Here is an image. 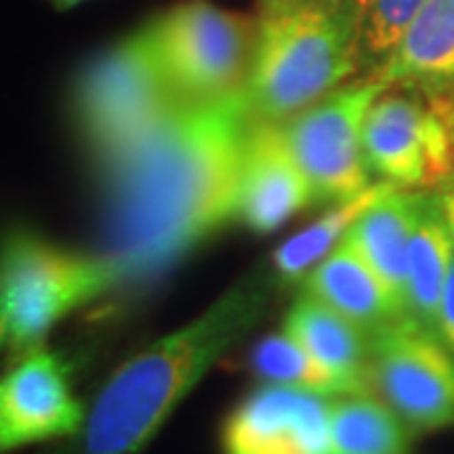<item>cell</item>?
Wrapping results in <instances>:
<instances>
[{"mask_svg": "<svg viewBox=\"0 0 454 454\" xmlns=\"http://www.w3.org/2000/svg\"><path fill=\"white\" fill-rule=\"evenodd\" d=\"M411 432L373 391L333 396V454H409Z\"/></svg>", "mask_w": 454, "mask_h": 454, "instance_id": "obj_19", "label": "cell"}, {"mask_svg": "<svg viewBox=\"0 0 454 454\" xmlns=\"http://www.w3.org/2000/svg\"><path fill=\"white\" fill-rule=\"evenodd\" d=\"M83 3H89V0H51V5H53L56 11H71V8L83 5Z\"/></svg>", "mask_w": 454, "mask_h": 454, "instance_id": "obj_24", "label": "cell"}, {"mask_svg": "<svg viewBox=\"0 0 454 454\" xmlns=\"http://www.w3.org/2000/svg\"><path fill=\"white\" fill-rule=\"evenodd\" d=\"M432 192L437 197L439 212H442V217L447 223V230H450V235H452L454 240V175L447 182H442L437 190H432Z\"/></svg>", "mask_w": 454, "mask_h": 454, "instance_id": "obj_23", "label": "cell"}, {"mask_svg": "<svg viewBox=\"0 0 454 454\" xmlns=\"http://www.w3.org/2000/svg\"><path fill=\"white\" fill-rule=\"evenodd\" d=\"M427 0H364L361 23V64L372 74L387 61L399 35Z\"/></svg>", "mask_w": 454, "mask_h": 454, "instance_id": "obj_21", "label": "cell"}, {"mask_svg": "<svg viewBox=\"0 0 454 454\" xmlns=\"http://www.w3.org/2000/svg\"><path fill=\"white\" fill-rule=\"evenodd\" d=\"M86 404L71 384V369L56 351H23L0 376V454L56 444L79 432Z\"/></svg>", "mask_w": 454, "mask_h": 454, "instance_id": "obj_10", "label": "cell"}, {"mask_svg": "<svg viewBox=\"0 0 454 454\" xmlns=\"http://www.w3.org/2000/svg\"><path fill=\"white\" fill-rule=\"evenodd\" d=\"M391 182L373 179L372 187H366L364 192L354 197L339 200L336 207L324 212L316 223H310L301 232L291 235L286 243L278 245V250L270 258V268L276 270L280 286L301 283L309 276L310 268L318 265L325 255H331L348 238V232L356 225L358 217L369 210L376 202V197L387 192Z\"/></svg>", "mask_w": 454, "mask_h": 454, "instance_id": "obj_18", "label": "cell"}, {"mask_svg": "<svg viewBox=\"0 0 454 454\" xmlns=\"http://www.w3.org/2000/svg\"><path fill=\"white\" fill-rule=\"evenodd\" d=\"M310 202H316L310 182L295 162L280 121L253 119L240 164L238 220L265 235L276 232Z\"/></svg>", "mask_w": 454, "mask_h": 454, "instance_id": "obj_12", "label": "cell"}, {"mask_svg": "<svg viewBox=\"0 0 454 454\" xmlns=\"http://www.w3.org/2000/svg\"><path fill=\"white\" fill-rule=\"evenodd\" d=\"M369 391L411 434L454 424V358L432 333L406 318L369 336Z\"/></svg>", "mask_w": 454, "mask_h": 454, "instance_id": "obj_9", "label": "cell"}, {"mask_svg": "<svg viewBox=\"0 0 454 454\" xmlns=\"http://www.w3.org/2000/svg\"><path fill=\"white\" fill-rule=\"evenodd\" d=\"M422 190H404L391 184L387 192L376 197L369 210L356 220L348 232V243L356 247L361 258L372 265L379 278L394 293L404 310L406 293V262L409 245L417 225ZM406 318V313H404Z\"/></svg>", "mask_w": 454, "mask_h": 454, "instance_id": "obj_16", "label": "cell"}, {"mask_svg": "<svg viewBox=\"0 0 454 454\" xmlns=\"http://www.w3.org/2000/svg\"><path fill=\"white\" fill-rule=\"evenodd\" d=\"M253 114L245 89L182 104L127 152L94 167L104 253L119 288H145L238 220V184Z\"/></svg>", "mask_w": 454, "mask_h": 454, "instance_id": "obj_1", "label": "cell"}, {"mask_svg": "<svg viewBox=\"0 0 454 454\" xmlns=\"http://www.w3.org/2000/svg\"><path fill=\"white\" fill-rule=\"evenodd\" d=\"M364 0L260 3L245 82L253 119L283 121L364 74Z\"/></svg>", "mask_w": 454, "mask_h": 454, "instance_id": "obj_3", "label": "cell"}, {"mask_svg": "<svg viewBox=\"0 0 454 454\" xmlns=\"http://www.w3.org/2000/svg\"><path fill=\"white\" fill-rule=\"evenodd\" d=\"M164 76L184 104L243 91L255 46V18L210 0H182L142 23Z\"/></svg>", "mask_w": 454, "mask_h": 454, "instance_id": "obj_6", "label": "cell"}, {"mask_svg": "<svg viewBox=\"0 0 454 454\" xmlns=\"http://www.w3.org/2000/svg\"><path fill=\"white\" fill-rule=\"evenodd\" d=\"M364 160L373 179L437 190L454 175V106L389 86L364 121Z\"/></svg>", "mask_w": 454, "mask_h": 454, "instance_id": "obj_8", "label": "cell"}, {"mask_svg": "<svg viewBox=\"0 0 454 454\" xmlns=\"http://www.w3.org/2000/svg\"><path fill=\"white\" fill-rule=\"evenodd\" d=\"M384 89L376 74H358L303 112L280 121L316 202H339L372 187L373 177L364 160V121L373 98Z\"/></svg>", "mask_w": 454, "mask_h": 454, "instance_id": "obj_7", "label": "cell"}, {"mask_svg": "<svg viewBox=\"0 0 454 454\" xmlns=\"http://www.w3.org/2000/svg\"><path fill=\"white\" fill-rule=\"evenodd\" d=\"M250 369L260 379V384L288 387V389L310 391L321 396H343L346 391L325 372L324 366L310 356L309 348L283 328L278 333H268L250 351Z\"/></svg>", "mask_w": 454, "mask_h": 454, "instance_id": "obj_20", "label": "cell"}, {"mask_svg": "<svg viewBox=\"0 0 454 454\" xmlns=\"http://www.w3.org/2000/svg\"><path fill=\"white\" fill-rule=\"evenodd\" d=\"M454 260V240L442 217L437 197L432 190H422L417 225L409 245L406 262V321L434 336L437 310L444 283L450 278Z\"/></svg>", "mask_w": 454, "mask_h": 454, "instance_id": "obj_17", "label": "cell"}, {"mask_svg": "<svg viewBox=\"0 0 454 454\" xmlns=\"http://www.w3.org/2000/svg\"><path fill=\"white\" fill-rule=\"evenodd\" d=\"M301 291L340 313L369 336L404 318L394 293L348 240L310 268L309 276L301 280Z\"/></svg>", "mask_w": 454, "mask_h": 454, "instance_id": "obj_14", "label": "cell"}, {"mask_svg": "<svg viewBox=\"0 0 454 454\" xmlns=\"http://www.w3.org/2000/svg\"><path fill=\"white\" fill-rule=\"evenodd\" d=\"M283 328L331 373L346 394L369 391V333L309 293H298Z\"/></svg>", "mask_w": 454, "mask_h": 454, "instance_id": "obj_15", "label": "cell"}, {"mask_svg": "<svg viewBox=\"0 0 454 454\" xmlns=\"http://www.w3.org/2000/svg\"><path fill=\"white\" fill-rule=\"evenodd\" d=\"M280 286L258 268L192 321L146 343L101 384L76 434L43 454H142L200 381L262 321Z\"/></svg>", "mask_w": 454, "mask_h": 454, "instance_id": "obj_2", "label": "cell"}, {"mask_svg": "<svg viewBox=\"0 0 454 454\" xmlns=\"http://www.w3.org/2000/svg\"><path fill=\"white\" fill-rule=\"evenodd\" d=\"M376 74L381 83L454 106V0H427Z\"/></svg>", "mask_w": 454, "mask_h": 454, "instance_id": "obj_13", "label": "cell"}, {"mask_svg": "<svg viewBox=\"0 0 454 454\" xmlns=\"http://www.w3.org/2000/svg\"><path fill=\"white\" fill-rule=\"evenodd\" d=\"M112 291L119 276L104 253L68 250L26 227L0 235V316L16 354L43 346L66 316Z\"/></svg>", "mask_w": 454, "mask_h": 454, "instance_id": "obj_4", "label": "cell"}, {"mask_svg": "<svg viewBox=\"0 0 454 454\" xmlns=\"http://www.w3.org/2000/svg\"><path fill=\"white\" fill-rule=\"evenodd\" d=\"M331 402L310 391L260 384L227 414L225 454H333Z\"/></svg>", "mask_w": 454, "mask_h": 454, "instance_id": "obj_11", "label": "cell"}, {"mask_svg": "<svg viewBox=\"0 0 454 454\" xmlns=\"http://www.w3.org/2000/svg\"><path fill=\"white\" fill-rule=\"evenodd\" d=\"M434 339L447 348V354L454 358V260L450 278L444 283V293L439 301L437 310V325H434Z\"/></svg>", "mask_w": 454, "mask_h": 454, "instance_id": "obj_22", "label": "cell"}, {"mask_svg": "<svg viewBox=\"0 0 454 454\" xmlns=\"http://www.w3.org/2000/svg\"><path fill=\"white\" fill-rule=\"evenodd\" d=\"M182 104L145 26L89 59L71 89L74 124L94 167L127 152Z\"/></svg>", "mask_w": 454, "mask_h": 454, "instance_id": "obj_5", "label": "cell"}, {"mask_svg": "<svg viewBox=\"0 0 454 454\" xmlns=\"http://www.w3.org/2000/svg\"><path fill=\"white\" fill-rule=\"evenodd\" d=\"M260 3H273V0H260Z\"/></svg>", "mask_w": 454, "mask_h": 454, "instance_id": "obj_26", "label": "cell"}, {"mask_svg": "<svg viewBox=\"0 0 454 454\" xmlns=\"http://www.w3.org/2000/svg\"><path fill=\"white\" fill-rule=\"evenodd\" d=\"M0 346H8V328H5L3 316H0Z\"/></svg>", "mask_w": 454, "mask_h": 454, "instance_id": "obj_25", "label": "cell"}]
</instances>
